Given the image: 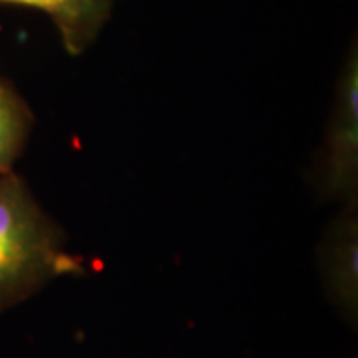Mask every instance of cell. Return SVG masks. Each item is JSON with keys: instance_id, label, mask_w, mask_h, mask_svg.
<instances>
[{"instance_id": "6da1fadb", "label": "cell", "mask_w": 358, "mask_h": 358, "mask_svg": "<svg viewBox=\"0 0 358 358\" xmlns=\"http://www.w3.org/2000/svg\"><path fill=\"white\" fill-rule=\"evenodd\" d=\"M82 273V259L16 173H0V310L36 294L58 277Z\"/></svg>"}, {"instance_id": "7a4b0ae2", "label": "cell", "mask_w": 358, "mask_h": 358, "mask_svg": "<svg viewBox=\"0 0 358 358\" xmlns=\"http://www.w3.org/2000/svg\"><path fill=\"white\" fill-rule=\"evenodd\" d=\"M358 183V66L357 54L346 60L336 86L333 115L320 155V185L327 195L357 201Z\"/></svg>"}, {"instance_id": "3957f363", "label": "cell", "mask_w": 358, "mask_h": 358, "mask_svg": "<svg viewBox=\"0 0 358 358\" xmlns=\"http://www.w3.org/2000/svg\"><path fill=\"white\" fill-rule=\"evenodd\" d=\"M357 201H352L346 203L343 217L334 223V229L329 233L322 253L327 293L338 310L348 319L357 317Z\"/></svg>"}, {"instance_id": "277c9868", "label": "cell", "mask_w": 358, "mask_h": 358, "mask_svg": "<svg viewBox=\"0 0 358 358\" xmlns=\"http://www.w3.org/2000/svg\"><path fill=\"white\" fill-rule=\"evenodd\" d=\"M48 14L68 54L78 56L98 38L108 22L114 0H0Z\"/></svg>"}, {"instance_id": "5b68a950", "label": "cell", "mask_w": 358, "mask_h": 358, "mask_svg": "<svg viewBox=\"0 0 358 358\" xmlns=\"http://www.w3.org/2000/svg\"><path fill=\"white\" fill-rule=\"evenodd\" d=\"M34 115L10 82L0 78V173L13 171L22 155Z\"/></svg>"}]
</instances>
